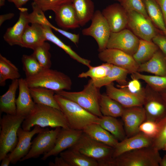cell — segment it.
<instances>
[{"mask_svg": "<svg viewBox=\"0 0 166 166\" xmlns=\"http://www.w3.org/2000/svg\"><path fill=\"white\" fill-rule=\"evenodd\" d=\"M35 125L43 128L48 126L53 128L60 127L65 129L70 128L61 110L37 104H35L31 113L25 119L22 128L25 131H30L31 128Z\"/></svg>", "mask_w": 166, "mask_h": 166, "instance_id": "cell-1", "label": "cell"}, {"mask_svg": "<svg viewBox=\"0 0 166 166\" xmlns=\"http://www.w3.org/2000/svg\"><path fill=\"white\" fill-rule=\"evenodd\" d=\"M54 98L70 128L83 130L88 125L98 124L99 117L75 102L55 93Z\"/></svg>", "mask_w": 166, "mask_h": 166, "instance_id": "cell-2", "label": "cell"}, {"mask_svg": "<svg viewBox=\"0 0 166 166\" xmlns=\"http://www.w3.org/2000/svg\"><path fill=\"white\" fill-rule=\"evenodd\" d=\"M161 159L159 151L151 146L125 152L103 166H159Z\"/></svg>", "mask_w": 166, "mask_h": 166, "instance_id": "cell-3", "label": "cell"}, {"mask_svg": "<svg viewBox=\"0 0 166 166\" xmlns=\"http://www.w3.org/2000/svg\"><path fill=\"white\" fill-rule=\"evenodd\" d=\"M100 89L95 86L93 81L91 79L81 91L71 92L61 90L55 93L75 102L90 113L100 117L103 115L99 107L101 95Z\"/></svg>", "mask_w": 166, "mask_h": 166, "instance_id": "cell-4", "label": "cell"}, {"mask_svg": "<svg viewBox=\"0 0 166 166\" xmlns=\"http://www.w3.org/2000/svg\"><path fill=\"white\" fill-rule=\"evenodd\" d=\"M29 88L42 87L55 92L71 89L70 78L64 73L49 69H43L37 74L25 78Z\"/></svg>", "mask_w": 166, "mask_h": 166, "instance_id": "cell-5", "label": "cell"}, {"mask_svg": "<svg viewBox=\"0 0 166 166\" xmlns=\"http://www.w3.org/2000/svg\"><path fill=\"white\" fill-rule=\"evenodd\" d=\"M25 117L6 114L0 119V161L11 152L18 142L17 132Z\"/></svg>", "mask_w": 166, "mask_h": 166, "instance_id": "cell-6", "label": "cell"}, {"mask_svg": "<svg viewBox=\"0 0 166 166\" xmlns=\"http://www.w3.org/2000/svg\"><path fill=\"white\" fill-rule=\"evenodd\" d=\"M97 161L99 166L113 158L114 148L93 139L83 132L76 144L70 148Z\"/></svg>", "mask_w": 166, "mask_h": 166, "instance_id": "cell-7", "label": "cell"}, {"mask_svg": "<svg viewBox=\"0 0 166 166\" xmlns=\"http://www.w3.org/2000/svg\"><path fill=\"white\" fill-rule=\"evenodd\" d=\"M143 106L146 116L145 120L159 122L166 116V101L159 92L147 84L144 88Z\"/></svg>", "mask_w": 166, "mask_h": 166, "instance_id": "cell-8", "label": "cell"}, {"mask_svg": "<svg viewBox=\"0 0 166 166\" xmlns=\"http://www.w3.org/2000/svg\"><path fill=\"white\" fill-rule=\"evenodd\" d=\"M91 20L90 25L83 29L82 34L84 36H90L94 39L97 44L98 51L100 52L107 48L112 32L106 20L100 10L95 11Z\"/></svg>", "mask_w": 166, "mask_h": 166, "instance_id": "cell-9", "label": "cell"}, {"mask_svg": "<svg viewBox=\"0 0 166 166\" xmlns=\"http://www.w3.org/2000/svg\"><path fill=\"white\" fill-rule=\"evenodd\" d=\"M61 129L60 127L51 130L48 128L38 133L32 141L29 152L20 161L37 158L50 151L55 145L57 134Z\"/></svg>", "mask_w": 166, "mask_h": 166, "instance_id": "cell-10", "label": "cell"}, {"mask_svg": "<svg viewBox=\"0 0 166 166\" xmlns=\"http://www.w3.org/2000/svg\"><path fill=\"white\" fill-rule=\"evenodd\" d=\"M127 26L140 39L152 41L158 33L151 20L134 11L127 12Z\"/></svg>", "mask_w": 166, "mask_h": 166, "instance_id": "cell-11", "label": "cell"}, {"mask_svg": "<svg viewBox=\"0 0 166 166\" xmlns=\"http://www.w3.org/2000/svg\"><path fill=\"white\" fill-rule=\"evenodd\" d=\"M98 57L101 61L123 68L129 73L138 72L139 65L132 56L120 50L106 48L99 52Z\"/></svg>", "mask_w": 166, "mask_h": 166, "instance_id": "cell-12", "label": "cell"}, {"mask_svg": "<svg viewBox=\"0 0 166 166\" xmlns=\"http://www.w3.org/2000/svg\"><path fill=\"white\" fill-rule=\"evenodd\" d=\"M140 40L131 31L125 28L111 32L107 48L118 49L132 56L137 49Z\"/></svg>", "mask_w": 166, "mask_h": 166, "instance_id": "cell-13", "label": "cell"}, {"mask_svg": "<svg viewBox=\"0 0 166 166\" xmlns=\"http://www.w3.org/2000/svg\"><path fill=\"white\" fill-rule=\"evenodd\" d=\"M38 125H35L32 130L26 131L20 127L18 131V141L13 150L8 154L11 160V163L16 164L21 160L28 153L32 145L31 141L32 137L36 134L48 129Z\"/></svg>", "mask_w": 166, "mask_h": 166, "instance_id": "cell-14", "label": "cell"}, {"mask_svg": "<svg viewBox=\"0 0 166 166\" xmlns=\"http://www.w3.org/2000/svg\"><path fill=\"white\" fill-rule=\"evenodd\" d=\"M121 117L126 137L139 133L140 126L146 119L143 105L124 108Z\"/></svg>", "mask_w": 166, "mask_h": 166, "instance_id": "cell-15", "label": "cell"}, {"mask_svg": "<svg viewBox=\"0 0 166 166\" xmlns=\"http://www.w3.org/2000/svg\"><path fill=\"white\" fill-rule=\"evenodd\" d=\"M83 133L82 130L61 128L57 134L54 147L50 151L44 154L41 160H45L50 156H56L71 148L77 142Z\"/></svg>", "mask_w": 166, "mask_h": 166, "instance_id": "cell-16", "label": "cell"}, {"mask_svg": "<svg viewBox=\"0 0 166 166\" xmlns=\"http://www.w3.org/2000/svg\"><path fill=\"white\" fill-rule=\"evenodd\" d=\"M101 12L112 32H118L127 26V13L120 3L109 5Z\"/></svg>", "mask_w": 166, "mask_h": 166, "instance_id": "cell-17", "label": "cell"}, {"mask_svg": "<svg viewBox=\"0 0 166 166\" xmlns=\"http://www.w3.org/2000/svg\"><path fill=\"white\" fill-rule=\"evenodd\" d=\"M18 9L20 11L18 19L13 26L7 29L3 38L10 46L18 45L22 47V37L31 22L28 9L23 7Z\"/></svg>", "mask_w": 166, "mask_h": 166, "instance_id": "cell-18", "label": "cell"}, {"mask_svg": "<svg viewBox=\"0 0 166 166\" xmlns=\"http://www.w3.org/2000/svg\"><path fill=\"white\" fill-rule=\"evenodd\" d=\"M153 140L140 132L132 136L126 137L119 142L114 148L113 158L127 152L152 146Z\"/></svg>", "mask_w": 166, "mask_h": 166, "instance_id": "cell-19", "label": "cell"}, {"mask_svg": "<svg viewBox=\"0 0 166 166\" xmlns=\"http://www.w3.org/2000/svg\"><path fill=\"white\" fill-rule=\"evenodd\" d=\"M19 94L16 99V115L26 118L34 110L36 104L33 100L25 79H18Z\"/></svg>", "mask_w": 166, "mask_h": 166, "instance_id": "cell-20", "label": "cell"}, {"mask_svg": "<svg viewBox=\"0 0 166 166\" xmlns=\"http://www.w3.org/2000/svg\"><path fill=\"white\" fill-rule=\"evenodd\" d=\"M57 25L64 30L79 28L80 25L72 2L64 4L53 11Z\"/></svg>", "mask_w": 166, "mask_h": 166, "instance_id": "cell-21", "label": "cell"}, {"mask_svg": "<svg viewBox=\"0 0 166 166\" xmlns=\"http://www.w3.org/2000/svg\"><path fill=\"white\" fill-rule=\"evenodd\" d=\"M106 94L124 107L143 105L144 97L131 93L114 86L113 82L105 86Z\"/></svg>", "mask_w": 166, "mask_h": 166, "instance_id": "cell-22", "label": "cell"}, {"mask_svg": "<svg viewBox=\"0 0 166 166\" xmlns=\"http://www.w3.org/2000/svg\"><path fill=\"white\" fill-rule=\"evenodd\" d=\"M46 41L42 25L33 23L28 25L22 38V47L33 50Z\"/></svg>", "mask_w": 166, "mask_h": 166, "instance_id": "cell-23", "label": "cell"}, {"mask_svg": "<svg viewBox=\"0 0 166 166\" xmlns=\"http://www.w3.org/2000/svg\"><path fill=\"white\" fill-rule=\"evenodd\" d=\"M138 72H145L156 75L166 77L165 55L159 49L148 61L139 65Z\"/></svg>", "mask_w": 166, "mask_h": 166, "instance_id": "cell-24", "label": "cell"}, {"mask_svg": "<svg viewBox=\"0 0 166 166\" xmlns=\"http://www.w3.org/2000/svg\"><path fill=\"white\" fill-rule=\"evenodd\" d=\"M82 131L94 140L113 148L119 142L110 132L97 123L88 125Z\"/></svg>", "mask_w": 166, "mask_h": 166, "instance_id": "cell-25", "label": "cell"}, {"mask_svg": "<svg viewBox=\"0 0 166 166\" xmlns=\"http://www.w3.org/2000/svg\"><path fill=\"white\" fill-rule=\"evenodd\" d=\"M18 88V79L12 80L7 91L0 97V113L15 115L17 113L15 98L16 92Z\"/></svg>", "mask_w": 166, "mask_h": 166, "instance_id": "cell-26", "label": "cell"}, {"mask_svg": "<svg viewBox=\"0 0 166 166\" xmlns=\"http://www.w3.org/2000/svg\"><path fill=\"white\" fill-rule=\"evenodd\" d=\"M42 25L46 41L53 43L62 49L72 59L77 62L85 65L89 68L91 65V61L81 57L73 50L71 47L63 42L53 33L52 28L48 25Z\"/></svg>", "mask_w": 166, "mask_h": 166, "instance_id": "cell-27", "label": "cell"}, {"mask_svg": "<svg viewBox=\"0 0 166 166\" xmlns=\"http://www.w3.org/2000/svg\"><path fill=\"white\" fill-rule=\"evenodd\" d=\"M31 95L36 104L47 106L60 110L54 98L55 91L42 87L30 88Z\"/></svg>", "mask_w": 166, "mask_h": 166, "instance_id": "cell-28", "label": "cell"}, {"mask_svg": "<svg viewBox=\"0 0 166 166\" xmlns=\"http://www.w3.org/2000/svg\"><path fill=\"white\" fill-rule=\"evenodd\" d=\"M80 26H83L91 20L94 13V5L92 0H73Z\"/></svg>", "mask_w": 166, "mask_h": 166, "instance_id": "cell-29", "label": "cell"}, {"mask_svg": "<svg viewBox=\"0 0 166 166\" xmlns=\"http://www.w3.org/2000/svg\"><path fill=\"white\" fill-rule=\"evenodd\" d=\"M98 124L118 141H121L126 137L123 124L116 117L103 116L99 117Z\"/></svg>", "mask_w": 166, "mask_h": 166, "instance_id": "cell-30", "label": "cell"}, {"mask_svg": "<svg viewBox=\"0 0 166 166\" xmlns=\"http://www.w3.org/2000/svg\"><path fill=\"white\" fill-rule=\"evenodd\" d=\"M59 154L69 166H99L97 161L70 148Z\"/></svg>", "mask_w": 166, "mask_h": 166, "instance_id": "cell-31", "label": "cell"}, {"mask_svg": "<svg viewBox=\"0 0 166 166\" xmlns=\"http://www.w3.org/2000/svg\"><path fill=\"white\" fill-rule=\"evenodd\" d=\"M148 15L155 26L166 37V27L162 12L155 0H142Z\"/></svg>", "mask_w": 166, "mask_h": 166, "instance_id": "cell-32", "label": "cell"}, {"mask_svg": "<svg viewBox=\"0 0 166 166\" xmlns=\"http://www.w3.org/2000/svg\"><path fill=\"white\" fill-rule=\"evenodd\" d=\"M100 111L103 116L121 117L124 107L106 93L101 94L99 101Z\"/></svg>", "mask_w": 166, "mask_h": 166, "instance_id": "cell-33", "label": "cell"}, {"mask_svg": "<svg viewBox=\"0 0 166 166\" xmlns=\"http://www.w3.org/2000/svg\"><path fill=\"white\" fill-rule=\"evenodd\" d=\"M159 49L152 41L140 39L137 49L132 57L139 65L148 61Z\"/></svg>", "mask_w": 166, "mask_h": 166, "instance_id": "cell-34", "label": "cell"}, {"mask_svg": "<svg viewBox=\"0 0 166 166\" xmlns=\"http://www.w3.org/2000/svg\"><path fill=\"white\" fill-rule=\"evenodd\" d=\"M128 73V72L126 70L113 65L110 71L106 77L93 81L95 86L100 88L114 81L117 82L119 85H124L128 82L126 78Z\"/></svg>", "mask_w": 166, "mask_h": 166, "instance_id": "cell-35", "label": "cell"}, {"mask_svg": "<svg viewBox=\"0 0 166 166\" xmlns=\"http://www.w3.org/2000/svg\"><path fill=\"white\" fill-rule=\"evenodd\" d=\"M132 78L144 81L154 90L160 92L166 89V77L143 74L138 72L131 74Z\"/></svg>", "mask_w": 166, "mask_h": 166, "instance_id": "cell-36", "label": "cell"}, {"mask_svg": "<svg viewBox=\"0 0 166 166\" xmlns=\"http://www.w3.org/2000/svg\"><path fill=\"white\" fill-rule=\"evenodd\" d=\"M113 66V65L107 63L96 66H91L88 71L79 74L78 77L80 78L90 77L94 81L100 80L109 73Z\"/></svg>", "mask_w": 166, "mask_h": 166, "instance_id": "cell-37", "label": "cell"}, {"mask_svg": "<svg viewBox=\"0 0 166 166\" xmlns=\"http://www.w3.org/2000/svg\"><path fill=\"white\" fill-rule=\"evenodd\" d=\"M50 48L49 44L45 42L33 50L32 54L43 69L50 68L51 66Z\"/></svg>", "mask_w": 166, "mask_h": 166, "instance_id": "cell-38", "label": "cell"}, {"mask_svg": "<svg viewBox=\"0 0 166 166\" xmlns=\"http://www.w3.org/2000/svg\"><path fill=\"white\" fill-rule=\"evenodd\" d=\"M0 75L6 80L18 79L20 77L17 67L6 57L0 54Z\"/></svg>", "mask_w": 166, "mask_h": 166, "instance_id": "cell-39", "label": "cell"}, {"mask_svg": "<svg viewBox=\"0 0 166 166\" xmlns=\"http://www.w3.org/2000/svg\"><path fill=\"white\" fill-rule=\"evenodd\" d=\"M22 61L26 77L34 76L43 69L32 54L30 55H23Z\"/></svg>", "mask_w": 166, "mask_h": 166, "instance_id": "cell-40", "label": "cell"}, {"mask_svg": "<svg viewBox=\"0 0 166 166\" xmlns=\"http://www.w3.org/2000/svg\"><path fill=\"white\" fill-rule=\"evenodd\" d=\"M120 3L127 12L134 11L150 19L142 0H124Z\"/></svg>", "mask_w": 166, "mask_h": 166, "instance_id": "cell-41", "label": "cell"}, {"mask_svg": "<svg viewBox=\"0 0 166 166\" xmlns=\"http://www.w3.org/2000/svg\"><path fill=\"white\" fill-rule=\"evenodd\" d=\"M159 130V122L150 120L145 121L139 127V132L153 139L157 136Z\"/></svg>", "mask_w": 166, "mask_h": 166, "instance_id": "cell-42", "label": "cell"}, {"mask_svg": "<svg viewBox=\"0 0 166 166\" xmlns=\"http://www.w3.org/2000/svg\"><path fill=\"white\" fill-rule=\"evenodd\" d=\"M43 12L51 10L53 11L61 6L73 0H32Z\"/></svg>", "mask_w": 166, "mask_h": 166, "instance_id": "cell-43", "label": "cell"}, {"mask_svg": "<svg viewBox=\"0 0 166 166\" xmlns=\"http://www.w3.org/2000/svg\"><path fill=\"white\" fill-rule=\"evenodd\" d=\"M159 123V132L157 136L153 140L152 146L159 151L163 149L166 142V116Z\"/></svg>", "mask_w": 166, "mask_h": 166, "instance_id": "cell-44", "label": "cell"}, {"mask_svg": "<svg viewBox=\"0 0 166 166\" xmlns=\"http://www.w3.org/2000/svg\"><path fill=\"white\" fill-rule=\"evenodd\" d=\"M132 80L125 85L118 86L119 88L123 89L131 93L144 97V88H142L139 80L132 78Z\"/></svg>", "mask_w": 166, "mask_h": 166, "instance_id": "cell-45", "label": "cell"}, {"mask_svg": "<svg viewBox=\"0 0 166 166\" xmlns=\"http://www.w3.org/2000/svg\"><path fill=\"white\" fill-rule=\"evenodd\" d=\"M47 25L49 26L52 29L69 39L75 45H77L78 43L80 38L79 34L72 33L63 30L58 28L53 25L49 22Z\"/></svg>", "mask_w": 166, "mask_h": 166, "instance_id": "cell-46", "label": "cell"}, {"mask_svg": "<svg viewBox=\"0 0 166 166\" xmlns=\"http://www.w3.org/2000/svg\"><path fill=\"white\" fill-rule=\"evenodd\" d=\"M152 41L166 56V37L163 34L158 33L153 38Z\"/></svg>", "mask_w": 166, "mask_h": 166, "instance_id": "cell-47", "label": "cell"}, {"mask_svg": "<svg viewBox=\"0 0 166 166\" xmlns=\"http://www.w3.org/2000/svg\"><path fill=\"white\" fill-rule=\"evenodd\" d=\"M49 166H69L67 163L61 156L56 157L54 162H50L49 163Z\"/></svg>", "mask_w": 166, "mask_h": 166, "instance_id": "cell-48", "label": "cell"}, {"mask_svg": "<svg viewBox=\"0 0 166 166\" xmlns=\"http://www.w3.org/2000/svg\"><path fill=\"white\" fill-rule=\"evenodd\" d=\"M155 0L162 12L166 27V0Z\"/></svg>", "mask_w": 166, "mask_h": 166, "instance_id": "cell-49", "label": "cell"}, {"mask_svg": "<svg viewBox=\"0 0 166 166\" xmlns=\"http://www.w3.org/2000/svg\"><path fill=\"white\" fill-rule=\"evenodd\" d=\"M8 1L13 3L18 9L30 0H8Z\"/></svg>", "mask_w": 166, "mask_h": 166, "instance_id": "cell-50", "label": "cell"}, {"mask_svg": "<svg viewBox=\"0 0 166 166\" xmlns=\"http://www.w3.org/2000/svg\"><path fill=\"white\" fill-rule=\"evenodd\" d=\"M14 16V14L13 13L1 15L0 16V26H1L6 20L11 19Z\"/></svg>", "mask_w": 166, "mask_h": 166, "instance_id": "cell-51", "label": "cell"}, {"mask_svg": "<svg viewBox=\"0 0 166 166\" xmlns=\"http://www.w3.org/2000/svg\"><path fill=\"white\" fill-rule=\"evenodd\" d=\"M10 163H11V160L8 154L2 160L1 166H8Z\"/></svg>", "mask_w": 166, "mask_h": 166, "instance_id": "cell-52", "label": "cell"}, {"mask_svg": "<svg viewBox=\"0 0 166 166\" xmlns=\"http://www.w3.org/2000/svg\"><path fill=\"white\" fill-rule=\"evenodd\" d=\"M159 166H166V154L165 155L161 160L159 163Z\"/></svg>", "mask_w": 166, "mask_h": 166, "instance_id": "cell-53", "label": "cell"}, {"mask_svg": "<svg viewBox=\"0 0 166 166\" xmlns=\"http://www.w3.org/2000/svg\"><path fill=\"white\" fill-rule=\"evenodd\" d=\"M6 80L4 77L0 75V85L2 86H5Z\"/></svg>", "mask_w": 166, "mask_h": 166, "instance_id": "cell-54", "label": "cell"}, {"mask_svg": "<svg viewBox=\"0 0 166 166\" xmlns=\"http://www.w3.org/2000/svg\"><path fill=\"white\" fill-rule=\"evenodd\" d=\"M159 93L164 100L166 101V89Z\"/></svg>", "mask_w": 166, "mask_h": 166, "instance_id": "cell-55", "label": "cell"}, {"mask_svg": "<svg viewBox=\"0 0 166 166\" xmlns=\"http://www.w3.org/2000/svg\"><path fill=\"white\" fill-rule=\"evenodd\" d=\"M5 0H0V7L3 6L5 4Z\"/></svg>", "mask_w": 166, "mask_h": 166, "instance_id": "cell-56", "label": "cell"}, {"mask_svg": "<svg viewBox=\"0 0 166 166\" xmlns=\"http://www.w3.org/2000/svg\"><path fill=\"white\" fill-rule=\"evenodd\" d=\"M163 149L165 150L166 152V142L164 146Z\"/></svg>", "mask_w": 166, "mask_h": 166, "instance_id": "cell-57", "label": "cell"}, {"mask_svg": "<svg viewBox=\"0 0 166 166\" xmlns=\"http://www.w3.org/2000/svg\"><path fill=\"white\" fill-rule=\"evenodd\" d=\"M116 1H117L120 3H121L124 0H114Z\"/></svg>", "mask_w": 166, "mask_h": 166, "instance_id": "cell-58", "label": "cell"}, {"mask_svg": "<svg viewBox=\"0 0 166 166\" xmlns=\"http://www.w3.org/2000/svg\"><path fill=\"white\" fill-rule=\"evenodd\" d=\"M165 59H166V56H165Z\"/></svg>", "mask_w": 166, "mask_h": 166, "instance_id": "cell-59", "label": "cell"}]
</instances>
